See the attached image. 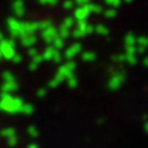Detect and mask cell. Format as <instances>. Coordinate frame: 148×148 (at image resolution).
I'll use <instances>...</instances> for the list:
<instances>
[{
  "label": "cell",
  "mask_w": 148,
  "mask_h": 148,
  "mask_svg": "<svg viewBox=\"0 0 148 148\" xmlns=\"http://www.w3.org/2000/svg\"><path fill=\"white\" fill-rule=\"evenodd\" d=\"M23 103L21 99L18 97H12L10 93H4L0 99V108L8 112H16V111H21Z\"/></svg>",
  "instance_id": "6da1fadb"
},
{
  "label": "cell",
  "mask_w": 148,
  "mask_h": 148,
  "mask_svg": "<svg viewBox=\"0 0 148 148\" xmlns=\"http://www.w3.org/2000/svg\"><path fill=\"white\" fill-rule=\"evenodd\" d=\"M0 53L1 56L5 59H12L15 55V49H14V44L11 41H1L0 40Z\"/></svg>",
  "instance_id": "7a4b0ae2"
},
{
  "label": "cell",
  "mask_w": 148,
  "mask_h": 148,
  "mask_svg": "<svg viewBox=\"0 0 148 148\" xmlns=\"http://www.w3.org/2000/svg\"><path fill=\"white\" fill-rule=\"evenodd\" d=\"M42 37H44L47 41H52L55 37H58V32H56V29L49 23L48 26L42 27Z\"/></svg>",
  "instance_id": "3957f363"
},
{
  "label": "cell",
  "mask_w": 148,
  "mask_h": 148,
  "mask_svg": "<svg viewBox=\"0 0 148 148\" xmlns=\"http://www.w3.org/2000/svg\"><path fill=\"white\" fill-rule=\"evenodd\" d=\"M89 12H90V10L88 4L79 5V8H77V11H75V16H77L78 21H82V19H85L86 16L89 15Z\"/></svg>",
  "instance_id": "277c9868"
},
{
  "label": "cell",
  "mask_w": 148,
  "mask_h": 148,
  "mask_svg": "<svg viewBox=\"0 0 148 148\" xmlns=\"http://www.w3.org/2000/svg\"><path fill=\"white\" fill-rule=\"evenodd\" d=\"M42 58L44 59H49V60H59L60 59V55H59V52H58V49L56 48H48L47 51L44 52V55H42Z\"/></svg>",
  "instance_id": "5b68a950"
},
{
  "label": "cell",
  "mask_w": 148,
  "mask_h": 148,
  "mask_svg": "<svg viewBox=\"0 0 148 148\" xmlns=\"http://www.w3.org/2000/svg\"><path fill=\"white\" fill-rule=\"evenodd\" d=\"M8 25H10V30L12 32V34H16V36L21 34L22 22L16 21V19H10V21H8Z\"/></svg>",
  "instance_id": "8992f818"
},
{
  "label": "cell",
  "mask_w": 148,
  "mask_h": 148,
  "mask_svg": "<svg viewBox=\"0 0 148 148\" xmlns=\"http://www.w3.org/2000/svg\"><path fill=\"white\" fill-rule=\"evenodd\" d=\"M79 49H81V45H79V44H74L73 47H70L69 49H67V52H66V56H67V58H71V56H74L75 53L78 52Z\"/></svg>",
  "instance_id": "52a82bcc"
},
{
  "label": "cell",
  "mask_w": 148,
  "mask_h": 148,
  "mask_svg": "<svg viewBox=\"0 0 148 148\" xmlns=\"http://www.w3.org/2000/svg\"><path fill=\"white\" fill-rule=\"evenodd\" d=\"M122 81H123V77H122V75H115L114 78L111 79V84H110L111 88H118Z\"/></svg>",
  "instance_id": "ba28073f"
},
{
  "label": "cell",
  "mask_w": 148,
  "mask_h": 148,
  "mask_svg": "<svg viewBox=\"0 0 148 148\" xmlns=\"http://www.w3.org/2000/svg\"><path fill=\"white\" fill-rule=\"evenodd\" d=\"M14 10H15L16 15H22V14H23V3H22L21 0L15 1V4H14Z\"/></svg>",
  "instance_id": "9c48e42d"
},
{
  "label": "cell",
  "mask_w": 148,
  "mask_h": 148,
  "mask_svg": "<svg viewBox=\"0 0 148 148\" xmlns=\"http://www.w3.org/2000/svg\"><path fill=\"white\" fill-rule=\"evenodd\" d=\"M3 136H5V137H8V138L16 137V136H15V132H14V129H5V130H3Z\"/></svg>",
  "instance_id": "30bf717a"
},
{
  "label": "cell",
  "mask_w": 148,
  "mask_h": 148,
  "mask_svg": "<svg viewBox=\"0 0 148 148\" xmlns=\"http://www.w3.org/2000/svg\"><path fill=\"white\" fill-rule=\"evenodd\" d=\"M106 1H107V3H108L110 5H112V7H115V5L119 4V1H121V0H106Z\"/></svg>",
  "instance_id": "8fae6325"
},
{
  "label": "cell",
  "mask_w": 148,
  "mask_h": 148,
  "mask_svg": "<svg viewBox=\"0 0 148 148\" xmlns=\"http://www.w3.org/2000/svg\"><path fill=\"white\" fill-rule=\"evenodd\" d=\"M84 58L86 59V60H93L95 55H93V53H84Z\"/></svg>",
  "instance_id": "7c38bea8"
},
{
  "label": "cell",
  "mask_w": 148,
  "mask_h": 148,
  "mask_svg": "<svg viewBox=\"0 0 148 148\" xmlns=\"http://www.w3.org/2000/svg\"><path fill=\"white\" fill-rule=\"evenodd\" d=\"M97 32L99 33H107V29H106V26H97Z\"/></svg>",
  "instance_id": "4fadbf2b"
},
{
  "label": "cell",
  "mask_w": 148,
  "mask_h": 148,
  "mask_svg": "<svg viewBox=\"0 0 148 148\" xmlns=\"http://www.w3.org/2000/svg\"><path fill=\"white\" fill-rule=\"evenodd\" d=\"M88 1L89 0H77V3H78L79 5H84V4H88Z\"/></svg>",
  "instance_id": "5bb4252c"
},
{
  "label": "cell",
  "mask_w": 148,
  "mask_h": 148,
  "mask_svg": "<svg viewBox=\"0 0 148 148\" xmlns=\"http://www.w3.org/2000/svg\"><path fill=\"white\" fill-rule=\"evenodd\" d=\"M0 38H1V33H0Z\"/></svg>",
  "instance_id": "9a60e30c"
}]
</instances>
